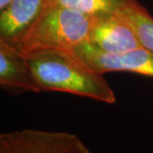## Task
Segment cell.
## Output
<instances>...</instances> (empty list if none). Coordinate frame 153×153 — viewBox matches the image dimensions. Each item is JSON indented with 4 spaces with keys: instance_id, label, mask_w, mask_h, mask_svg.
Listing matches in <instances>:
<instances>
[{
    "instance_id": "6da1fadb",
    "label": "cell",
    "mask_w": 153,
    "mask_h": 153,
    "mask_svg": "<svg viewBox=\"0 0 153 153\" xmlns=\"http://www.w3.org/2000/svg\"><path fill=\"white\" fill-rule=\"evenodd\" d=\"M42 91L72 94L113 105L116 95L104 74L69 51L44 50L26 55Z\"/></svg>"
},
{
    "instance_id": "7a4b0ae2",
    "label": "cell",
    "mask_w": 153,
    "mask_h": 153,
    "mask_svg": "<svg viewBox=\"0 0 153 153\" xmlns=\"http://www.w3.org/2000/svg\"><path fill=\"white\" fill-rule=\"evenodd\" d=\"M93 16L48 4L16 49L24 55L44 50L71 51L88 41Z\"/></svg>"
},
{
    "instance_id": "3957f363",
    "label": "cell",
    "mask_w": 153,
    "mask_h": 153,
    "mask_svg": "<svg viewBox=\"0 0 153 153\" xmlns=\"http://www.w3.org/2000/svg\"><path fill=\"white\" fill-rule=\"evenodd\" d=\"M0 153H92L75 134L36 128L0 134Z\"/></svg>"
},
{
    "instance_id": "277c9868",
    "label": "cell",
    "mask_w": 153,
    "mask_h": 153,
    "mask_svg": "<svg viewBox=\"0 0 153 153\" xmlns=\"http://www.w3.org/2000/svg\"><path fill=\"white\" fill-rule=\"evenodd\" d=\"M70 52L88 66L103 74L111 71H128L153 77V53L146 48L111 54L85 42Z\"/></svg>"
},
{
    "instance_id": "5b68a950",
    "label": "cell",
    "mask_w": 153,
    "mask_h": 153,
    "mask_svg": "<svg viewBox=\"0 0 153 153\" xmlns=\"http://www.w3.org/2000/svg\"><path fill=\"white\" fill-rule=\"evenodd\" d=\"M88 42L111 54L144 48L136 32L121 12L94 16Z\"/></svg>"
},
{
    "instance_id": "8992f818",
    "label": "cell",
    "mask_w": 153,
    "mask_h": 153,
    "mask_svg": "<svg viewBox=\"0 0 153 153\" xmlns=\"http://www.w3.org/2000/svg\"><path fill=\"white\" fill-rule=\"evenodd\" d=\"M0 85L16 93L42 91L26 56L3 40H0Z\"/></svg>"
},
{
    "instance_id": "52a82bcc",
    "label": "cell",
    "mask_w": 153,
    "mask_h": 153,
    "mask_svg": "<svg viewBox=\"0 0 153 153\" xmlns=\"http://www.w3.org/2000/svg\"><path fill=\"white\" fill-rule=\"evenodd\" d=\"M49 0H14L0 11V40L17 48Z\"/></svg>"
},
{
    "instance_id": "ba28073f",
    "label": "cell",
    "mask_w": 153,
    "mask_h": 153,
    "mask_svg": "<svg viewBox=\"0 0 153 153\" xmlns=\"http://www.w3.org/2000/svg\"><path fill=\"white\" fill-rule=\"evenodd\" d=\"M136 0H49L48 4L61 6L80 11L88 16L119 13Z\"/></svg>"
},
{
    "instance_id": "9c48e42d",
    "label": "cell",
    "mask_w": 153,
    "mask_h": 153,
    "mask_svg": "<svg viewBox=\"0 0 153 153\" xmlns=\"http://www.w3.org/2000/svg\"><path fill=\"white\" fill-rule=\"evenodd\" d=\"M136 32L143 47L153 53V17L138 2L121 12Z\"/></svg>"
},
{
    "instance_id": "30bf717a",
    "label": "cell",
    "mask_w": 153,
    "mask_h": 153,
    "mask_svg": "<svg viewBox=\"0 0 153 153\" xmlns=\"http://www.w3.org/2000/svg\"><path fill=\"white\" fill-rule=\"evenodd\" d=\"M14 0H0V11L4 10Z\"/></svg>"
}]
</instances>
